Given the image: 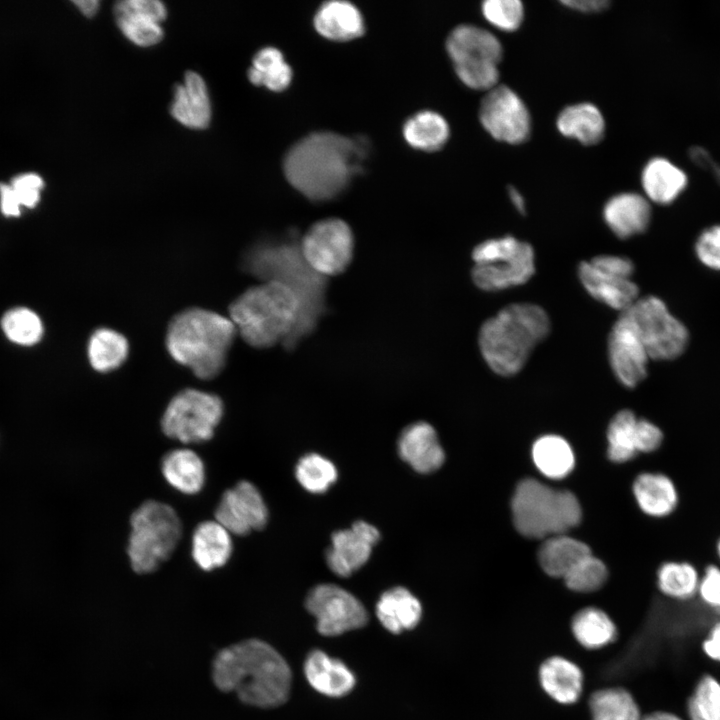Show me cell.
Returning <instances> with one entry per match:
<instances>
[{"label":"cell","mask_w":720,"mask_h":720,"mask_svg":"<svg viewBox=\"0 0 720 720\" xmlns=\"http://www.w3.org/2000/svg\"><path fill=\"white\" fill-rule=\"evenodd\" d=\"M10 186L21 207L34 208L40 201L44 181L36 173H23L15 176Z\"/></svg>","instance_id":"cell-49"},{"label":"cell","mask_w":720,"mask_h":720,"mask_svg":"<svg viewBox=\"0 0 720 720\" xmlns=\"http://www.w3.org/2000/svg\"><path fill=\"white\" fill-rule=\"evenodd\" d=\"M0 209L7 217H17L21 214V205L10 184H0Z\"/></svg>","instance_id":"cell-53"},{"label":"cell","mask_w":720,"mask_h":720,"mask_svg":"<svg viewBox=\"0 0 720 720\" xmlns=\"http://www.w3.org/2000/svg\"><path fill=\"white\" fill-rule=\"evenodd\" d=\"M575 639L587 649H600L615 641L617 628L607 613L597 607H585L572 619Z\"/></svg>","instance_id":"cell-35"},{"label":"cell","mask_w":720,"mask_h":720,"mask_svg":"<svg viewBox=\"0 0 720 720\" xmlns=\"http://www.w3.org/2000/svg\"><path fill=\"white\" fill-rule=\"evenodd\" d=\"M114 13L116 17H141L161 23L167 16V9L158 0H123L115 4Z\"/></svg>","instance_id":"cell-48"},{"label":"cell","mask_w":720,"mask_h":720,"mask_svg":"<svg viewBox=\"0 0 720 720\" xmlns=\"http://www.w3.org/2000/svg\"><path fill=\"white\" fill-rule=\"evenodd\" d=\"M717 554H718L719 559H720V539H719V541H718V543H717Z\"/></svg>","instance_id":"cell-59"},{"label":"cell","mask_w":720,"mask_h":720,"mask_svg":"<svg viewBox=\"0 0 720 720\" xmlns=\"http://www.w3.org/2000/svg\"><path fill=\"white\" fill-rule=\"evenodd\" d=\"M242 268L264 281H278L294 291L300 302V316L295 330L283 346L292 350L308 336L326 311L327 277L315 272L304 260L300 240L292 236L284 240H262L247 249Z\"/></svg>","instance_id":"cell-2"},{"label":"cell","mask_w":720,"mask_h":720,"mask_svg":"<svg viewBox=\"0 0 720 720\" xmlns=\"http://www.w3.org/2000/svg\"><path fill=\"white\" fill-rule=\"evenodd\" d=\"M482 126L496 140L509 144L524 142L531 130L529 111L522 99L509 87L496 85L481 101Z\"/></svg>","instance_id":"cell-16"},{"label":"cell","mask_w":720,"mask_h":720,"mask_svg":"<svg viewBox=\"0 0 720 720\" xmlns=\"http://www.w3.org/2000/svg\"><path fill=\"white\" fill-rule=\"evenodd\" d=\"M127 554L139 574L155 571L176 549L182 524L170 505L156 500L143 502L130 517Z\"/></svg>","instance_id":"cell-8"},{"label":"cell","mask_w":720,"mask_h":720,"mask_svg":"<svg viewBox=\"0 0 720 720\" xmlns=\"http://www.w3.org/2000/svg\"><path fill=\"white\" fill-rule=\"evenodd\" d=\"M237 329L229 317L200 307L177 313L169 322L166 348L180 365L203 380L224 369Z\"/></svg>","instance_id":"cell-4"},{"label":"cell","mask_w":720,"mask_h":720,"mask_svg":"<svg viewBox=\"0 0 720 720\" xmlns=\"http://www.w3.org/2000/svg\"><path fill=\"white\" fill-rule=\"evenodd\" d=\"M231 533L216 520L199 523L192 535L191 555L196 565L209 572L223 567L233 552Z\"/></svg>","instance_id":"cell-26"},{"label":"cell","mask_w":720,"mask_h":720,"mask_svg":"<svg viewBox=\"0 0 720 720\" xmlns=\"http://www.w3.org/2000/svg\"><path fill=\"white\" fill-rule=\"evenodd\" d=\"M641 720H681L678 717L664 712L652 713L648 716L641 718Z\"/></svg>","instance_id":"cell-58"},{"label":"cell","mask_w":720,"mask_h":720,"mask_svg":"<svg viewBox=\"0 0 720 720\" xmlns=\"http://www.w3.org/2000/svg\"><path fill=\"white\" fill-rule=\"evenodd\" d=\"M129 344L120 332L101 327L93 331L87 344V355L91 367L100 373L119 368L127 359Z\"/></svg>","instance_id":"cell-34"},{"label":"cell","mask_w":720,"mask_h":720,"mask_svg":"<svg viewBox=\"0 0 720 720\" xmlns=\"http://www.w3.org/2000/svg\"><path fill=\"white\" fill-rule=\"evenodd\" d=\"M607 577L605 564L590 553L580 559L562 579L570 590L588 593L600 589Z\"/></svg>","instance_id":"cell-43"},{"label":"cell","mask_w":720,"mask_h":720,"mask_svg":"<svg viewBox=\"0 0 720 720\" xmlns=\"http://www.w3.org/2000/svg\"><path fill=\"white\" fill-rule=\"evenodd\" d=\"M295 476L305 490L319 494L327 491L336 481L337 469L330 460L310 453L298 461Z\"/></svg>","instance_id":"cell-42"},{"label":"cell","mask_w":720,"mask_h":720,"mask_svg":"<svg viewBox=\"0 0 720 720\" xmlns=\"http://www.w3.org/2000/svg\"><path fill=\"white\" fill-rule=\"evenodd\" d=\"M376 616L387 631L400 634L419 624L422 605L408 589L396 586L381 594L376 603Z\"/></svg>","instance_id":"cell-27"},{"label":"cell","mask_w":720,"mask_h":720,"mask_svg":"<svg viewBox=\"0 0 720 720\" xmlns=\"http://www.w3.org/2000/svg\"><path fill=\"white\" fill-rule=\"evenodd\" d=\"M300 316V302L292 289L278 281H264L240 294L229 306L237 333L258 349L284 344Z\"/></svg>","instance_id":"cell-6"},{"label":"cell","mask_w":720,"mask_h":720,"mask_svg":"<svg viewBox=\"0 0 720 720\" xmlns=\"http://www.w3.org/2000/svg\"><path fill=\"white\" fill-rule=\"evenodd\" d=\"M589 708L592 720H641L635 699L620 687L595 691L589 699Z\"/></svg>","instance_id":"cell-38"},{"label":"cell","mask_w":720,"mask_h":720,"mask_svg":"<svg viewBox=\"0 0 720 720\" xmlns=\"http://www.w3.org/2000/svg\"><path fill=\"white\" fill-rule=\"evenodd\" d=\"M367 145L361 138L333 132L311 133L297 141L284 159L290 184L311 200L335 197L360 171Z\"/></svg>","instance_id":"cell-1"},{"label":"cell","mask_w":720,"mask_h":720,"mask_svg":"<svg viewBox=\"0 0 720 720\" xmlns=\"http://www.w3.org/2000/svg\"><path fill=\"white\" fill-rule=\"evenodd\" d=\"M116 22L122 34L132 43L141 47L155 45L163 37L160 23L152 19L122 16L116 17Z\"/></svg>","instance_id":"cell-46"},{"label":"cell","mask_w":720,"mask_h":720,"mask_svg":"<svg viewBox=\"0 0 720 720\" xmlns=\"http://www.w3.org/2000/svg\"><path fill=\"white\" fill-rule=\"evenodd\" d=\"M689 156L697 166L712 173L714 178L720 184V165L717 164L711 155L704 148L694 146L689 150Z\"/></svg>","instance_id":"cell-52"},{"label":"cell","mask_w":720,"mask_h":720,"mask_svg":"<svg viewBox=\"0 0 720 720\" xmlns=\"http://www.w3.org/2000/svg\"><path fill=\"white\" fill-rule=\"evenodd\" d=\"M508 194H509L510 200H511L512 204L514 205V207L520 213H524L525 212V202H524V198L519 193V191L517 189H515L514 187L510 186L508 188Z\"/></svg>","instance_id":"cell-57"},{"label":"cell","mask_w":720,"mask_h":720,"mask_svg":"<svg viewBox=\"0 0 720 720\" xmlns=\"http://www.w3.org/2000/svg\"><path fill=\"white\" fill-rule=\"evenodd\" d=\"M77 8L87 17H92L99 9V1L97 0H78L74 1Z\"/></svg>","instance_id":"cell-56"},{"label":"cell","mask_w":720,"mask_h":720,"mask_svg":"<svg viewBox=\"0 0 720 720\" xmlns=\"http://www.w3.org/2000/svg\"><path fill=\"white\" fill-rule=\"evenodd\" d=\"M623 313L634 324L650 359L674 360L685 352L689 331L659 297H639Z\"/></svg>","instance_id":"cell-12"},{"label":"cell","mask_w":720,"mask_h":720,"mask_svg":"<svg viewBox=\"0 0 720 720\" xmlns=\"http://www.w3.org/2000/svg\"><path fill=\"white\" fill-rule=\"evenodd\" d=\"M544 692L560 704H574L581 697L584 677L577 664L562 656L543 661L538 671Z\"/></svg>","instance_id":"cell-25"},{"label":"cell","mask_w":720,"mask_h":720,"mask_svg":"<svg viewBox=\"0 0 720 720\" xmlns=\"http://www.w3.org/2000/svg\"><path fill=\"white\" fill-rule=\"evenodd\" d=\"M379 539L378 529L363 520L354 522L350 529L336 531L326 552L328 567L340 577L350 576L368 561Z\"/></svg>","instance_id":"cell-19"},{"label":"cell","mask_w":720,"mask_h":720,"mask_svg":"<svg viewBox=\"0 0 720 720\" xmlns=\"http://www.w3.org/2000/svg\"><path fill=\"white\" fill-rule=\"evenodd\" d=\"M472 279L484 291H499L526 283L535 272L532 246L513 236L488 239L472 251Z\"/></svg>","instance_id":"cell-9"},{"label":"cell","mask_w":720,"mask_h":720,"mask_svg":"<svg viewBox=\"0 0 720 720\" xmlns=\"http://www.w3.org/2000/svg\"><path fill=\"white\" fill-rule=\"evenodd\" d=\"M482 13L498 29L513 31L522 23L524 8L519 0H487L482 3Z\"/></svg>","instance_id":"cell-45"},{"label":"cell","mask_w":720,"mask_h":720,"mask_svg":"<svg viewBox=\"0 0 720 720\" xmlns=\"http://www.w3.org/2000/svg\"><path fill=\"white\" fill-rule=\"evenodd\" d=\"M532 459L540 473L550 479L567 477L575 466V455L570 444L554 434L543 435L534 442Z\"/></svg>","instance_id":"cell-33"},{"label":"cell","mask_w":720,"mask_h":720,"mask_svg":"<svg viewBox=\"0 0 720 720\" xmlns=\"http://www.w3.org/2000/svg\"><path fill=\"white\" fill-rule=\"evenodd\" d=\"M248 78L254 85H264L272 91H281L290 84L292 70L280 50L264 47L254 56Z\"/></svg>","instance_id":"cell-37"},{"label":"cell","mask_w":720,"mask_h":720,"mask_svg":"<svg viewBox=\"0 0 720 720\" xmlns=\"http://www.w3.org/2000/svg\"><path fill=\"white\" fill-rule=\"evenodd\" d=\"M592 553L589 546L566 534L546 538L538 550L542 570L551 577L563 578L583 557Z\"/></svg>","instance_id":"cell-32"},{"label":"cell","mask_w":720,"mask_h":720,"mask_svg":"<svg viewBox=\"0 0 720 720\" xmlns=\"http://www.w3.org/2000/svg\"><path fill=\"white\" fill-rule=\"evenodd\" d=\"M446 48L458 77L468 87L489 91L497 85L503 50L492 33L462 24L451 31Z\"/></svg>","instance_id":"cell-10"},{"label":"cell","mask_w":720,"mask_h":720,"mask_svg":"<svg viewBox=\"0 0 720 720\" xmlns=\"http://www.w3.org/2000/svg\"><path fill=\"white\" fill-rule=\"evenodd\" d=\"M562 3L574 10L581 12H599L606 9L609 2L606 0H566Z\"/></svg>","instance_id":"cell-54"},{"label":"cell","mask_w":720,"mask_h":720,"mask_svg":"<svg viewBox=\"0 0 720 720\" xmlns=\"http://www.w3.org/2000/svg\"><path fill=\"white\" fill-rule=\"evenodd\" d=\"M316 30L332 40H350L364 32L358 8L348 1L332 0L322 4L314 17Z\"/></svg>","instance_id":"cell-29"},{"label":"cell","mask_w":720,"mask_h":720,"mask_svg":"<svg viewBox=\"0 0 720 720\" xmlns=\"http://www.w3.org/2000/svg\"><path fill=\"white\" fill-rule=\"evenodd\" d=\"M704 650L708 656L720 661V623L714 627L710 637L704 643Z\"/></svg>","instance_id":"cell-55"},{"label":"cell","mask_w":720,"mask_h":720,"mask_svg":"<svg viewBox=\"0 0 720 720\" xmlns=\"http://www.w3.org/2000/svg\"><path fill=\"white\" fill-rule=\"evenodd\" d=\"M403 135L413 147L434 151L441 148L449 137V126L438 113L420 111L408 118L403 126Z\"/></svg>","instance_id":"cell-36"},{"label":"cell","mask_w":720,"mask_h":720,"mask_svg":"<svg viewBox=\"0 0 720 720\" xmlns=\"http://www.w3.org/2000/svg\"><path fill=\"white\" fill-rule=\"evenodd\" d=\"M688 182L687 173L664 157L650 159L641 173L645 197L659 205H668L677 200L686 190Z\"/></svg>","instance_id":"cell-24"},{"label":"cell","mask_w":720,"mask_h":720,"mask_svg":"<svg viewBox=\"0 0 720 720\" xmlns=\"http://www.w3.org/2000/svg\"><path fill=\"white\" fill-rule=\"evenodd\" d=\"M171 115L182 125L204 129L211 119V103L204 79L194 71L185 74L184 82L174 89Z\"/></svg>","instance_id":"cell-23"},{"label":"cell","mask_w":720,"mask_h":720,"mask_svg":"<svg viewBox=\"0 0 720 720\" xmlns=\"http://www.w3.org/2000/svg\"><path fill=\"white\" fill-rule=\"evenodd\" d=\"M214 515L217 522L238 536L260 530L268 521V509L260 491L245 480L223 493Z\"/></svg>","instance_id":"cell-18"},{"label":"cell","mask_w":720,"mask_h":720,"mask_svg":"<svg viewBox=\"0 0 720 720\" xmlns=\"http://www.w3.org/2000/svg\"><path fill=\"white\" fill-rule=\"evenodd\" d=\"M699 582L697 569L688 562L668 561L657 571L658 588L671 598H690L698 591Z\"/></svg>","instance_id":"cell-41"},{"label":"cell","mask_w":720,"mask_h":720,"mask_svg":"<svg viewBox=\"0 0 720 720\" xmlns=\"http://www.w3.org/2000/svg\"><path fill=\"white\" fill-rule=\"evenodd\" d=\"M0 326L5 337L20 346H33L39 343L44 335L41 317L24 306L7 310L1 317Z\"/></svg>","instance_id":"cell-39"},{"label":"cell","mask_w":720,"mask_h":720,"mask_svg":"<svg viewBox=\"0 0 720 720\" xmlns=\"http://www.w3.org/2000/svg\"><path fill=\"white\" fill-rule=\"evenodd\" d=\"M651 216L650 201L635 192H624L613 196L603 209L607 226L621 239H628L645 232Z\"/></svg>","instance_id":"cell-22"},{"label":"cell","mask_w":720,"mask_h":720,"mask_svg":"<svg viewBox=\"0 0 720 720\" xmlns=\"http://www.w3.org/2000/svg\"><path fill=\"white\" fill-rule=\"evenodd\" d=\"M610 366L618 381L634 388L647 376L650 357L630 318L621 312L608 336Z\"/></svg>","instance_id":"cell-17"},{"label":"cell","mask_w":720,"mask_h":720,"mask_svg":"<svg viewBox=\"0 0 720 720\" xmlns=\"http://www.w3.org/2000/svg\"><path fill=\"white\" fill-rule=\"evenodd\" d=\"M300 250L306 263L318 274L325 277L339 275L353 258L352 230L339 218L317 221L300 240Z\"/></svg>","instance_id":"cell-14"},{"label":"cell","mask_w":720,"mask_h":720,"mask_svg":"<svg viewBox=\"0 0 720 720\" xmlns=\"http://www.w3.org/2000/svg\"><path fill=\"white\" fill-rule=\"evenodd\" d=\"M212 678L223 692L259 708H274L289 697L292 674L282 655L268 643L248 639L221 650L212 664Z\"/></svg>","instance_id":"cell-3"},{"label":"cell","mask_w":720,"mask_h":720,"mask_svg":"<svg viewBox=\"0 0 720 720\" xmlns=\"http://www.w3.org/2000/svg\"><path fill=\"white\" fill-rule=\"evenodd\" d=\"M559 132L585 145L598 143L605 131L601 111L591 103H579L563 109L556 121Z\"/></svg>","instance_id":"cell-31"},{"label":"cell","mask_w":720,"mask_h":720,"mask_svg":"<svg viewBox=\"0 0 720 720\" xmlns=\"http://www.w3.org/2000/svg\"><path fill=\"white\" fill-rule=\"evenodd\" d=\"M638 417L630 410H621L614 415L607 429L608 457L616 463H623L636 456V425Z\"/></svg>","instance_id":"cell-40"},{"label":"cell","mask_w":720,"mask_h":720,"mask_svg":"<svg viewBox=\"0 0 720 720\" xmlns=\"http://www.w3.org/2000/svg\"><path fill=\"white\" fill-rule=\"evenodd\" d=\"M305 607L316 619L319 634L334 637L367 624L368 613L350 592L333 584L315 586L307 595Z\"/></svg>","instance_id":"cell-15"},{"label":"cell","mask_w":720,"mask_h":720,"mask_svg":"<svg viewBox=\"0 0 720 720\" xmlns=\"http://www.w3.org/2000/svg\"><path fill=\"white\" fill-rule=\"evenodd\" d=\"M304 674L314 690L328 697L345 696L356 684L354 673L344 662L319 649L306 656Z\"/></svg>","instance_id":"cell-21"},{"label":"cell","mask_w":720,"mask_h":720,"mask_svg":"<svg viewBox=\"0 0 720 720\" xmlns=\"http://www.w3.org/2000/svg\"><path fill=\"white\" fill-rule=\"evenodd\" d=\"M633 494L642 512L651 517L671 514L679 502L674 482L662 473L639 474L633 483Z\"/></svg>","instance_id":"cell-28"},{"label":"cell","mask_w":720,"mask_h":720,"mask_svg":"<svg viewBox=\"0 0 720 720\" xmlns=\"http://www.w3.org/2000/svg\"><path fill=\"white\" fill-rule=\"evenodd\" d=\"M698 592L707 604L720 607V567L710 565L700 578Z\"/></svg>","instance_id":"cell-51"},{"label":"cell","mask_w":720,"mask_h":720,"mask_svg":"<svg viewBox=\"0 0 720 720\" xmlns=\"http://www.w3.org/2000/svg\"><path fill=\"white\" fill-rule=\"evenodd\" d=\"M633 272V262L617 255H598L578 266V277L586 291L620 312L639 298V288L632 280Z\"/></svg>","instance_id":"cell-13"},{"label":"cell","mask_w":720,"mask_h":720,"mask_svg":"<svg viewBox=\"0 0 720 720\" xmlns=\"http://www.w3.org/2000/svg\"><path fill=\"white\" fill-rule=\"evenodd\" d=\"M398 452L402 460L422 474L438 470L445 460L435 429L423 421L403 429L398 439Z\"/></svg>","instance_id":"cell-20"},{"label":"cell","mask_w":720,"mask_h":720,"mask_svg":"<svg viewBox=\"0 0 720 720\" xmlns=\"http://www.w3.org/2000/svg\"><path fill=\"white\" fill-rule=\"evenodd\" d=\"M224 414L222 399L216 394L187 388L168 403L162 419L163 433L184 444L209 441Z\"/></svg>","instance_id":"cell-11"},{"label":"cell","mask_w":720,"mask_h":720,"mask_svg":"<svg viewBox=\"0 0 720 720\" xmlns=\"http://www.w3.org/2000/svg\"><path fill=\"white\" fill-rule=\"evenodd\" d=\"M550 331L546 311L536 304L515 303L487 319L479 331V347L495 373L512 376Z\"/></svg>","instance_id":"cell-5"},{"label":"cell","mask_w":720,"mask_h":720,"mask_svg":"<svg viewBox=\"0 0 720 720\" xmlns=\"http://www.w3.org/2000/svg\"><path fill=\"white\" fill-rule=\"evenodd\" d=\"M663 432L647 419L638 418L636 425V450L642 453L656 451L663 442Z\"/></svg>","instance_id":"cell-50"},{"label":"cell","mask_w":720,"mask_h":720,"mask_svg":"<svg viewBox=\"0 0 720 720\" xmlns=\"http://www.w3.org/2000/svg\"><path fill=\"white\" fill-rule=\"evenodd\" d=\"M694 251L704 267L720 272V224L711 225L698 235Z\"/></svg>","instance_id":"cell-47"},{"label":"cell","mask_w":720,"mask_h":720,"mask_svg":"<svg viewBox=\"0 0 720 720\" xmlns=\"http://www.w3.org/2000/svg\"><path fill=\"white\" fill-rule=\"evenodd\" d=\"M691 720H720V684L704 677L689 700Z\"/></svg>","instance_id":"cell-44"},{"label":"cell","mask_w":720,"mask_h":720,"mask_svg":"<svg viewBox=\"0 0 720 720\" xmlns=\"http://www.w3.org/2000/svg\"><path fill=\"white\" fill-rule=\"evenodd\" d=\"M162 475L177 491L194 495L205 483V467L200 456L191 449L179 448L168 452L161 461Z\"/></svg>","instance_id":"cell-30"},{"label":"cell","mask_w":720,"mask_h":720,"mask_svg":"<svg viewBox=\"0 0 720 720\" xmlns=\"http://www.w3.org/2000/svg\"><path fill=\"white\" fill-rule=\"evenodd\" d=\"M511 511L516 530L532 539L566 534L582 519L575 494L566 489H554L533 478L518 483Z\"/></svg>","instance_id":"cell-7"}]
</instances>
